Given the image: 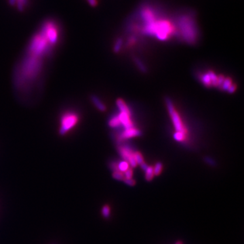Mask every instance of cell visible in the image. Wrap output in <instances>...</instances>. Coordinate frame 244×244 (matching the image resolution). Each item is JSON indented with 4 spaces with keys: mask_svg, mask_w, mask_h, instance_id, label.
Instances as JSON below:
<instances>
[{
    "mask_svg": "<svg viewBox=\"0 0 244 244\" xmlns=\"http://www.w3.org/2000/svg\"><path fill=\"white\" fill-rule=\"evenodd\" d=\"M143 33L144 35L155 37L160 41H165L172 35L178 34L170 21L157 18L143 24Z\"/></svg>",
    "mask_w": 244,
    "mask_h": 244,
    "instance_id": "6da1fadb",
    "label": "cell"
},
{
    "mask_svg": "<svg viewBox=\"0 0 244 244\" xmlns=\"http://www.w3.org/2000/svg\"><path fill=\"white\" fill-rule=\"evenodd\" d=\"M177 27L178 34L187 44H195L198 39L199 31L194 16L191 14L180 16L177 20Z\"/></svg>",
    "mask_w": 244,
    "mask_h": 244,
    "instance_id": "7a4b0ae2",
    "label": "cell"
},
{
    "mask_svg": "<svg viewBox=\"0 0 244 244\" xmlns=\"http://www.w3.org/2000/svg\"><path fill=\"white\" fill-rule=\"evenodd\" d=\"M79 120V117L74 111H69L62 115L61 117V127L59 129V134L63 136L73 128Z\"/></svg>",
    "mask_w": 244,
    "mask_h": 244,
    "instance_id": "3957f363",
    "label": "cell"
},
{
    "mask_svg": "<svg viewBox=\"0 0 244 244\" xmlns=\"http://www.w3.org/2000/svg\"><path fill=\"white\" fill-rule=\"evenodd\" d=\"M165 103L167 106V109H168L171 119H172V123L174 124V126L175 127V129H176V132H183V133L186 134L187 131L185 127H184L182 122L181 120V117H180L178 113H177V111L175 110L172 100H171L170 98H167L165 100Z\"/></svg>",
    "mask_w": 244,
    "mask_h": 244,
    "instance_id": "277c9868",
    "label": "cell"
},
{
    "mask_svg": "<svg viewBox=\"0 0 244 244\" xmlns=\"http://www.w3.org/2000/svg\"><path fill=\"white\" fill-rule=\"evenodd\" d=\"M140 134H141V132L139 130L136 129V128H134V127H132L125 129V130L122 132L120 136H119V138L120 139H128V138H133V137L139 136Z\"/></svg>",
    "mask_w": 244,
    "mask_h": 244,
    "instance_id": "5b68a950",
    "label": "cell"
},
{
    "mask_svg": "<svg viewBox=\"0 0 244 244\" xmlns=\"http://www.w3.org/2000/svg\"><path fill=\"white\" fill-rule=\"evenodd\" d=\"M118 151L120 155L123 158L125 161L128 162L132 157H134V153L132 149L128 146H119L118 147Z\"/></svg>",
    "mask_w": 244,
    "mask_h": 244,
    "instance_id": "8992f818",
    "label": "cell"
},
{
    "mask_svg": "<svg viewBox=\"0 0 244 244\" xmlns=\"http://www.w3.org/2000/svg\"><path fill=\"white\" fill-rule=\"evenodd\" d=\"M118 117L119 119V121L121 122V124H122V125L124 126L125 129L134 127L133 123H132V122L130 120V115L126 113L120 112V113L118 115Z\"/></svg>",
    "mask_w": 244,
    "mask_h": 244,
    "instance_id": "52a82bcc",
    "label": "cell"
},
{
    "mask_svg": "<svg viewBox=\"0 0 244 244\" xmlns=\"http://www.w3.org/2000/svg\"><path fill=\"white\" fill-rule=\"evenodd\" d=\"M12 6H14L20 11H23L24 8L27 5L28 0H9Z\"/></svg>",
    "mask_w": 244,
    "mask_h": 244,
    "instance_id": "ba28073f",
    "label": "cell"
},
{
    "mask_svg": "<svg viewBox=\"0 0 244 244\" xmlns=\"http://www.w3.org/2000/svg\"><path fill=\"white\" fill-rule=\"evenodd\" d=\"M91 100L93 102V104L95 105V106L98 110L100 111H102V112L106 111V106L97 96H96L95 95H92L91 96Z\"/></svg>",
    "mask_w": 244,
    "mask_h": 244,
    "instance_id": "9c48e42d",
    "label": "cell"
},
{
    "mask_svg": "<svg viewBox=\"0 0 244 244\" xmlns=\"http://www.w3.org/2000/svg\"><path fill=\"white\" fill-rule=\"evenodd\" d=\"M116 104L118 109L120 110V112L126 113L130 115V111L129 110V108L127 107V106L125 103V102H124L122 99H120V98H119V99H117L116 101Z\"/></svg>",
    "mask_w": 244,
    "mask_h": 244,
    "instance_id": "30bf717a",
    "label": "cell"
},
{
    "mask_svg": "<svg viewBox=\"0 0 244 244\" xmlns=\"http://www.w3.org/2000/svg\"><path fill=\"white\" fill-rule=\"evenodd\" d=\"M109 125L111 127H117L121 125V122L119 121L118 115H115L113 117H111L109 122Z\"/></svg>",
    "mask_w": 244,
    "mask_h": 244,
    "instance_id": "8fae6325",
    "label": "cell"
},
{
    "mask_svg": "<svg viewBox=\"0 0 244 244\" xmlns=\"http://www.w3.org/2000/svg\"><path fill=\"white\" fill-rule=\"evenodd\" d=\"M200 79L202 81V82L203 84L206 87H210L212 86L210 78H209V75L207 73H204L200 75Z\"/></svg>",
    "mask_w": 244,
    "mask_h": 244,
    "instance_id": "7c38bea8",
    "label": "cell"
},
{
    "mask_svg": "<svg viewBox=\"0 0 244 244\" xmlns=\"http://www.w3.org/2000/svg\"><path fill=\"white\" fill-rule=\"evenodd\" d=\"M144 172H145V179H146L147 181H151L153 178V176H155L153 172V168L151 166L148 165L147 168L144 170Z\"/></svg>",
    "mask_w": 244,
    "mask_h": 244,
    "instance_id": "4fadbf2b",
    "label": "cell"
},
{
    "mask_svg": "<svg viewBox=\"0 0 244 244\" xmlns=\"http://www.w3.org/2000/svg\"><path fill=\"white\" fill-rule=\"evenodd\" d=\"M208 74L209 76L211 81V84L212 86H217L218 84V76L212 71H209L208 72Z\"/></svg>",
    "mask_w": 244,
    "mask_h": 244,
    "instance_id": "5bb4252c",
    "label": "cell"
},
{
    "mask_svg": "<svg viewBox=\"0 0 244 244\" xmlns=\"http://www.w3.org/2000/svg\"><path fill=\"white\" fill-rule=\"evenodd\" d=\"M123 39L122 38H118V39L115 41V45L113 47V51L115 53H118L120 51L122 45H123Z\"/></svg>",
    "mask_w": 244,
    "mask_h": 244,
    "instance_id": "9a60e30c",
    "label": "cell"
},
{
    "mask_svg": "<svg viewBox=\"0 0 244 244\" xmlns=\"http://www.w3.org/2000/svg\"><path fill=\"white\" fill-rule=\"evenodd\" d=\"M232 84H233L232 79H231L229 78H225V80H224L223 84H222V85H221L220 88L222 89V90H224V91H227V90H228V89L229 88V87H230V85H232Z\"/></svg>",
    "mask_w": 244,
    "mask_h": 244,
    "instance_id": "2e32d148",
    "label": "cell"
},
{
    "mask_svg": "<svg viewBox=\"0 0 244 244\" xmlns=\"http://www.w3.org/2000/svg\"><path fill=\"white\" fill-rule=\"evenodd\" d=\"M174 138L177 141H179V142H182V141L185 140L186 134L181 132H176L174 134Z\"/></svg>",
    "mask_w": 244,
    "mask_h": 244,
    "instance_id": "e0dca14e",
    "label": "cell"
},
{
    "mask_svg": "<svg viewBox=\"0 0 244 244\" xmlns=\"http://www.w3.org/2000/svg\"><path fill=\"white\" fill-rule=\"evenodd\" d=\"M134 62L136 63L137 67H138L139 69H140V71H141L143 72V73H146L147 72V68H146V67L144 66L143 62L141 61L139 58H134Z\"/></svg>",
    "mask_w": 244,
    "mask_h": 244,
    "instance_id": "ac0fdd59",
    "label": "cell"
},
{
    "mask_svg": "<svg viewBox=\"0 0 244 244\" xmlns=\"http://www.w3.org/2000/svg\"><path fill=\"white\" fill-rule=\"evenodd\" d=\"M129 168V164L126 161H123L118 164V170L122 172H124Z\"/></svg>",
    "mask_w": 244,
    "mask_h": 244,
    "instance_id": "d6986e66",
    "label": "cell"
},
{
    "mask_svg": "<svg viewBox=\"0 0 244 244\" xmlns=\"http://www.w3.org/2000/svg\"><path fill=\"white\" fill-rule=\"evenodd\" d=\"M163 169V165L161 162H157V164L155 165L153 168V172L154 175L155 176H157V175H160V173L161 172Z\"/></svg>",
    "mask_w": 244,
    "mask_h": 244,
    "instance_id": "ffe728a7",
    "label": "cell"
},
{
    "mask_svg": "<svg viewBox=\"0 0 244 244\" xmlns=\"http://www.w3.org/2000/svg\"><path fill=\"white\" fill-rule=\"evenodd\" d=\"M134 156L135 160H136V163H137V164L141 165V164H143V163L144 162V159H143V157L142 155V154H141L140 153H139V152H134Z\"/></svg>",
    "mask_w": 244,
    "mask_h": 244,
    "instance_id": "44dd1931",
    "label": "cell"
},
{
    "mask_svg": "<svg viewBox=\"0 0 244 244\" xmlns=\"http://www.w3.org/2000/svg\"><path fill=\"white\" fill-rule=\"evenodd\" d=\"M102 214L105 218H108L110 216V208L109 205H105L102 208Z\"/></svg>",
    "mask_w": 244,
    "mask_h": 244,
    "instance_id": "7402d4cb",
    "label": "cell"
},
{
    "mask_svg": "<svg viewBox=\"0 0 244 244\" xmlns=\"http://www.w3.org/2000/svg\"><path fill=\"white\" fill-rule=\"evenodd\" d=\"M113 178L117 180V181H123V173L120 171H115L113 172Z\"/></svg>",
    "mask_w": 244,
    "mask_h": 244,
    "instance_id": "603a6c76",
    "label": "cell"
},
{
    "mask_svg": "<svg viewBox=\"0 0 244 244\" xmlns=\"http://www.w3.org/2000/svg\"><path fill=\"white\" fill-rule=\"evenodd\" d=\"M123 176H124V178H127V179L132 178V176H133V172H132V170L130 168H128L127 170H126L125 172H123Z\"/></svg>",
    "mask_w": 244,
    "mask_h": 244,
    "instance_id": "cb8c5ba5",
    "label": "cell"
},
{
    "mask_svg": "<svg viewBox=\"0 0 244 244\" xmlns=\"http://www.w3.org/2000/svg\"><path fill=\"white\" fill-rule=\"evenodd\" d=\"M123 182H125L126 185H129V186H134L136 182L134 179L130 178V179H127V178H124L123 179Z\"/></svg>",
    "mask_w": 244,
    "mask_h": 244,
    "instance_id": "d4e9b609",
    "label": "cell"
},
{
    "mask_svg": "<svg viewBox=\"0 0 244 244\" xmlns=\"http://www.w3.org/2000/svg\"><path fill=\"white\" fill-rule=\"evenodd\" d=\"M225 77L223 75H219L218 76V84H217V86L220 88L221 85H222V84H223L224 82V80H225Z\"/></svg>",
    "mask_w": 244,
    "mask_h": 244,
    "instance_id": "484cf974",
    "label": "cell"
},
{
    "mask_svg": "<svg viewBox=\"0 0 244 244\" xmlns=\"http://www.w3.org/2000/svg\"><path fill=\"white\" fill-rule=\"evenodd\" d=\"M205 161H206V163H208V164H209V165H214L215 164H214L215 161H214V160L212 159V158L206 157V158H205Z\"/></svg>",
    "mask_w": 244,
    "mask_h": 244,
    "instance_id": "4316f807",
    "label": "cell"
},
{
    "mask_svg": "<svg viewBox=\"0 0 244 244\" xmlns=\"http://www.w3.org/2000/svg\"><path fill=\"white\" fill-rule=\"evenodd\" d=\"M235 89H236V85H235V84H232V85H230V86L229 87V88L228 89V92H229V93H233L235 91Z\"/></svg>",
    "mask_w": 244,
    "mask_h": 244,
    "instance_id": "83f0119b",
    "label": "cell"
},
{
    "mask_svg": "<svg viewBox=\"0 0 244 244\" xmlns=\"http://www.w3.org/2000/svg\"><path fill=\"white\" fill-rule=\"evenodd\" d=\"M89 5L92 7H95L97 5V0H87Z\"/></svg>",
    "mask_w": 244,
    "mask_h": 244,
    "instance_id": "f1b7e54d",
    "label": "cell"
},
{
    "mask_svg": "<svg viewBox=\"0 0 244 244\" xmlns=\"http://www.w3.org/2000/svg\"><path fill=\"white\" fill-rule=\"evenodd\" d=\"M140 165V167H141V168H142L144 171L145 170H146V169L147 168V167H148V165H147V164H145V162L143 163V164H141V165Z\"/></svg>",
    "mask_w": 244,
    "mask_h": 244,
    "instance_id": "f546056e",
    "label": "cell"
},
{
    "mask_svg": "<svg viewBox=\"0 0 244 244\" xmlns=\"http://www.w3.org/2000/svg\"><path fill=\"white\" fill-rule=\"evenodd\" d=\"M176 244H182V242H181V241H178V242L176 243Z\"/></svg>",
    "mask_w": 244,
    "mask_h": 244,
    "instance_id": "4dcf8cb0",
    "label": "cell"
}]
</instances>
